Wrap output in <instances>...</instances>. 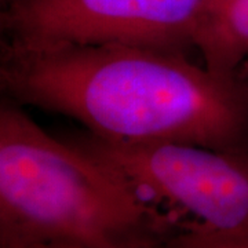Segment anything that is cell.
<instances>
[{
    "mask_svg": "<svg viewBox=\"0 0 248 248\" xmlns=\"http://www.w3.org/2000/svg\"><path fill=\"white\" fill-rule=\"evenodd\" d=\"M6 97L68 116L90 134L123 142L178 141L237 153L248 93L236 75L182 51L131 45L1 47Z\"/></svg>",
    "mask_w": 248,
    "mask_h": 248,
    "instance_id": "cell-1",
    "label": "cell"
},
{
    "mask_svg": "<svg viewBox=\"0 0 248 248\" xmlns=\"http://www.w3.org/2000/svg\"><path fill=\"white\" fill-rule=\"evenodd\" d=\"M181 228L117 171L0 105V248H156Z\"/></svg>",
    "mask_w": 248,
    "mask_h": 248,
    "instance_id": "cell-2",
    "label": "cell"
},
{
    "mask_svg": "<svg viewBox=\"0 0 248 248\" xmlns=\"http://www.w3.org/2000/svg\"><path fill=\"white\" fill-rule=\"evenodd\" d=\"M76 145L181 226L248 229V164L237 153L190 142H123L93 134Z\"/></svg>",
    "mask_w": 248,
    "mask_h": 248,
    "instance_id": "cell-3",
    "label": "cell"
},
{
    "mask_svg": "<svg viewBox=\"0 0 248 248\" xmlns=\"http://www.w3.org/2000/svg\"><path fill=\"white\" fill-rule=\"evenodd\" d=\"M4 47L131 45L185 53L204 46L213 0H6Z\"/></svg>",
    "mask_w": 248,
    "mask_h": 248,
    "instance_id": "cell-4",
    "label": "cell"
},
{
    "mask_svg": "<svg viewBox=\"0 0 248 248\" xmlns=\"http://www.w3.org/2000/svg\"><path fill=\"white\" fill-rule=\"evenodd\" d=\"M200 53L214 72L236 75L248 60V0H213L208 35Z\"/></svg>",
    "mask_w": 248,
    "mask_h": 248,
    "instance_id": "cell-5",
    "label": "cell"
},
{
    "mask_svg": "<svg viewBox=\"0 0 248 248\" xmlns=\"http://www.w3.org/2000/svg\"><path fill=\"white\" fill-rule=\"evenodd\" d=\"M156 248H248V229L218 231L203 226H182Z\"/></svg>",
    "mask_w": 248,
    "mask_h": 248,
    "instance_id": "cell-6",
    "label": "cell"
},
{
    "mask_svg": "<svg viewBox=\"0 0 248 248\" xmlns=\"http://www.w3.org/2000/svg\"><path fill=\"white\" fill-rule=\"evenodd\" d=\"M10 248H80L71 244H60V243H51V244H33V246H25V247H10Z\"/></svg>",
    "mask_w": 248,
    "mask_h": 248,
    "instance_id": "cell-7",
    "label": "cell"
},
{
    "mask_svg": "<svg viewBox=\"0 0 248 248\" xmlns=\"http://www.w3.org/2000/svg\"><path fill=\"white\" fill-rule=\"evenodd\" d=\"M1 1H6V0H1Z\"/></svg>",
    "mask_w": 248,
    "mask_h": 248,
    "instance_id": "cell-8",
    "label": "cell"
}]
</instances>
